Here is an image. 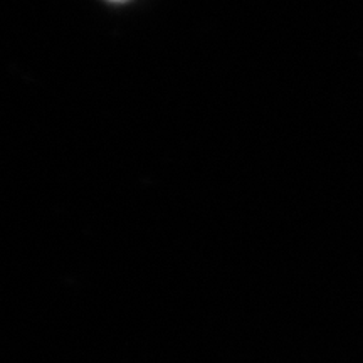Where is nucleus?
I'll return each instance as SVG.
<instances>
[{
	"mask_svg": "<svg viewBox=\"0 0 363 363\" xmlns=\"http://www.w3.org/2000/svg\"><path fill=\"white\" fill-rule=\"evenodd\" d=\"M115 2H121V0H115Z\"/></svg>",
	"mask_w": 363,
	"mask_h": 363,
	"instance_id": "nucleus-1",
	"label": "nucleus"
}]
</instances>
